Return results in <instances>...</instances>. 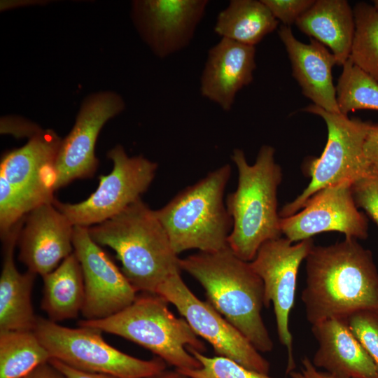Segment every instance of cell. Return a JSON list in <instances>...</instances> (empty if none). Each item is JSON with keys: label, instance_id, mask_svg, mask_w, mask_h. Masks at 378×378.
I'll return each instance as SVG.
<instances>
[{"label": "cell", "instance_id": "6da1fadb", "mask_svg": "<svg viewBox=\"0 0 378 378\" xmlns=\"http://www.w3.org/2000/svg\"><path fill=\"white\" fill-rule=\"evenodd\" d=\"M305 261L301 300L311 325L360 311L378 312V270L372 252L357 239L314 245Z\"/></svg>", "mask_w": 378, "mask_h": 378}, {"label": "cell", "instance_id": "7a4b0ae2", "mask_svg": "<svg viewBox=\"0 0 378 378\" xmlns=\"http://www.w3.org/2000/svg\"><path fill=\"white\" fill-rule=\"evenodd\" d=\"M181 270L204 288L207 302L237 328L260 352H270L274 344L261 315L264 285L250 262L230 248L199 252L180 258Z\"/></svg>", "mask_w": 378, "mask_h": 378}, {"label": "cell", "instance_id": "3957f363", "mask_svg": "<svg viewBox=\"0 0 378 378\" xmlns=\"http://www.w3.org/2000/svg\"><path fill=\"white\" fill-rule=\"evenodd\" d=\"M87 228L95 243L116 253L122 273L136 292L155 294L164 281L181 271L180 258L155 210L141 198L113 217Z\"/></svg>", "mask_w": 378, "mask_h": 378}, {"label": "cell", "instance_id": "277c9868", "mask_svg": "<svg viewBox=\"0 0 378 378\" xmlns=\"http://www.w3.org/2000/svg\"><path fill=\"white\" fill-rule=\"evenodd\" d=\"M274 154L273 147L264 145L251 165L242 150L235 148L231 155L238 172V183L225 201L233 222L227 245L246 262L253 260L262 244L282 234L276 197L282 172Z\"/></svg>", "mask_w": 378, "mask_h": 378}, {"label": "cell", "instance_id": "5b68a950", "mask_svg": "<svg viewBox=\"0 0 378 378\" xmlns=\"http://www.w3.org/2000/svg\"><path fill=\"white\" fill-rule=\"evenodd\" d=\"M230 173V165L224 164L155 210L177 255L193 248L212 253L227 246L233 222L223 196Z\"/></svg>", "mask_w": 378, "mask_h": 378}, {"label": "cell", "instance_id": "8992f818", "mask_svg": "<svg viewBox=\"0 0 378 378\" xmlns=\"http://www.w3.org/2000/svg\"><path fill=\"white\" fill-rule=\"evenodd\" d=\"M79 326H89L133 342L162 359L176 370L202 368L188 348L206 351L184 318H177L168 302L157 294L145 293L130 306L105 318L80 320Z\"/></svg>", "mask_w": 378, "mask_h": 378}, {"label": "cell", "instance_id": "52a82bcc", "mask_svg": "<svg viewBox=\"0 0 378 378\" xmlns=\"http://www.w3.org/2000/svg\"><path fill=\"white\" fill-rule=\"evenodd\" d=\"M302 111L323 118L328 129L327 143L321 155L307 164L311 177L309 185L295 200L283 206L279 213L281 218L299 211L312 195L324 188L344 181L353 183L375 174L363 150L372 122L327 112L314 104Z\"/></svg>", "mask_w": 378, "mask_h": 378}, {"label": "cell", "instance_id": "ba28073f", "mask_svg": "<svg viewBox=\"0 0 378 378\" xmlns=\"http://www.w3.org/2000/svg\"><path fill=\"white\" fill-rule=\"evenodd\" d=\"M34 332L51 358L81 371L147 378L167 369V363L159 357L142 360L114 348L95 328H68L38 316Z\"/></svg>", "mask_w": 378, "mask_h": 378}, {"label": "cell", "instance_id": "9c48e42d", "mask_svg": "<svg viewBox=\"0 0 378 378\" xmlns=\"http://www.w3.org/2000/svg\"><path fill=\"white\" fill-rule=\"evenodd\" d=\"M107 156L113 169L99 176L97 188L86 200L76 204L55 198L52 202L74 226L88 227L113 217L140 199L155 178L157 163L142 155L129 157L120 145Z\"/></svg>", "mask_w": 378, "mask_h": 378}, {"label": "cell", "instance_id": "30bf717a", "mask_svg": "<svg viewBox=\"0 0 378 378\" xmlns=\"http://www.w3.org/2000/svg\"><path fill=\"white\" fill-rule=\"evenodd\" d=\"M155 294L175 306L195 333L208 342L217 356L230 358L249 370L269 374L270 363L209 302L201 300L190 290L180 272L164 281Z\"/></svg>", "mask_w": 378, "mask_h": 378}, {"label": "cell", "instance_id": "8fae6325", "mask_svg": "<svg viewBox=\"0 0 378 378\" xmlns=\"http://www.w3.org/2000/svg\"><path fill=\"white\" fill-rule=\"evenodd\" d=\"M314 245L312 238L294 244L279 237L262 244L250 262L263 282L264 306L273 304L279 340L288 352L287 374L295 368L289 318L295 303L298 270Z\"/></svg>", "mask_w": 378, "mask_h": 378}, {"label": "cell", "instance_id": "7c38bea8", "mask_svg": "<svg viewBox=\"0 0 378 378\" xmlns=\"http://www.w3.org/2000/svg\"><path fill=\"white\" fill-rule=\"evenodd\" d=\"M125 108L122 97L113 92H101L85 99L69 134L62 141L54 166V190L73 181L92 177L98 160L94 149L104 124Z\"/></svg>", "mask_w": 378, "mask_h": 378}, {"label": "cell", "instance_id": "4fadbf2b", "mask_svg": "<svg viewBox=\"0 0 378 378\" xmlns=\"http://www.w3.org/2000/svg\"><path fill=\"white\" fill-rule=\"evenodd\" d=\"M74 252L81 266L85 301L81 314L85 320L107 318L125 309L136 298V291L99 245L88 228L74 226Z\"/></svg>", "mask_w": 378, "mask_h": 378}, {"label": "cell", "instance_id": "5bb4252c", "mask_svg": "<svg viewBox=\"0 0 378 378\" xmlns=\"http://www.w3.org/2000/svg\"><path fill=\"white\" fill-rule=\"evenodd\" d=\"M351 183L344 181L324 188L312 195L301 211L281 218L282 234L293 243L329 231L343 233L346 238L365 239L368 218L354 202Z\"/></svg>", "mask_w": 378, "mask_h": 378}, {"label": "cell", "instance_id": "9a60e30c", "mask_svg": "<svg viewBox=\"0 0 378 378\" xmlns=\"http://www.w3.org/2000/svg\"><path fill=\"white\" fill-rule=\"evenodd\" d=\"M206 0H138L132 16L138 32L160 58L186 47L203 18Z\"/></svg>", "mask_w": 378, "mask_h": 378}, {"label": "cell", "instance_id": "2e32d148", "mask_svg": "<svg viewBox=\"0 0 378 378\" xmlns=\"http://www.w3.org/2000/svg\"><path fill=\"white\" fill-rule=\"evenodd\" d=\"M74 227L52 202L39 205L24 219L18 240L19 260L36 274L51 272L74 252Z\"/></svg>", "mask_w": 378, "mask_h": 378}, {"label": "cell", "instance_id": "e0dca14e", "mask_svg": "<svg viewBox=\"0 0 378 378\" xmlns=\"http://www.w3.org/2000/svg\"><path fill=\"white\" fill-rule=\"evenodd\" d=\"M62 139L52 130H41L22 147L5 154L0 174L39 205L52 202L54 166Z\"/></svg>", "mask_w": 378, "mask_h": 378}, {"label": "cell", "instance_id": "ac0fdd59", "mask_svg": "<svg viewBox=\"0 0 378 378\" xmlns=\"http://www.w3.org/2000/svg\"><path fill=\"white\" fill-rule=\"evenodd\" d=\"M255 46L221 38L209 49L201 76L203 97L230 111L237 93L253 80Z\"/></svg>", "mask_w": 378, "mask_h": 378}, {"label": "cell", "instance_id": "d6986e66", "mask_svg": "<svg viewBox=\"0 0 378 378\" xmlns=\"http://www.w3.org/2000/svg\"><path fill=\"white\" fill-rule=\"evenodd\" d=\"M278 34L302 94L326 111L340 113L332 75V66L336 65L333 54L314 38L308 44L300 41L288 26H281Z\"/></svg>", "mask_w": 378, "mask_h": 378}, {"label": "cell", "instance_id": "ffe728a7", "mask_svg": "<svg viewBox=\"0 0 378 378\" xmlns=\"http://www.w3.org/2000/svg\"><path fill=\"white\" fill-rule=\"evenodd\" d=\"M317 343L312 363L341 378H378L376 366L345 319L330 318L312 325Z\"/></svg>", "mask_w": 378, "mask_h": 378}, {"label": "cell", "instance_id": "44dd1931", "mask_svg": "<svg viewBox=\"0 0 378 378\" xmlns=\"http://www.w3.org/2000/svg\"><path fill=\"white\" fill-rule=\"evenodd\" d=\"M24 220L2 241L3 263L0 276V330H34L35 315L31 291L36 274L18 272L14 251Z\"/></svg>", "mask_w": 378, "mask_h": 378}, {"label": "cell", "instance_id": "7402d4cb", "mask_svg": "<svg viewBox=\"0 0 378 378\" xmlns=\"http://www.w3.org/2000/svg\"><path fill=\"white\" fill-rule=\"evenodd\" d=\"M305 34L328 46L343 66L350 57L355 34L354 10L346 0H315L295 22Z\"/></svg>", "mask_w": 378, "mask_h": 378}, {"label": "cell", "instance_id": "603a6c76", "mask_svg": "<svg viewBox=\"0 0 378 378\" xmlns=\"http://www.w3.org/2000/svg\"><path fill=\"white\" fill-rule=\"evenodd\" d=\"M42 277L41 307L48 319L57 323L76 318L84 304L85 284L81 266L74 252Z\"/></svg>", "mask_w": 378, "mask_h": 378}, {"label": "cell", "instance_id": "cb8c5ba5", "mask_svg": "<svg viewBox=\"0 0 378 378\" xmlns=\"http://www.w3.org/2000/svg\"><path fill=\"white\" fill-rule=\"evenodd\" d=\"M278 23L261 0H232L218 13L214 31L222 38L255 46Z\"/></svg>", "mask_w": 378, "mask_h": 378}, {"label": "cell", "instance_id": "d4e9b609", "mask_svg": "<svg viewBox=\"0 0 378 378\" xmlns=\"http://www.w3.org/2000/svg\"><path fill=\"white\" fill-rule=\"evenodd\" d=\"M50 359L34 330H0V378H23Z\"/></svg>", "mask_w": 378, "mask_h": 378}, {"label": "cell", "instance_id": "484cf974", "mask_svg": "<svg viewBox=\"0 0 378 378\" xmlns=\"http://www.w3.org/2000/svg\"><path fill=\"white\" fill-rule=\"evenodd\" d=\"M355 34L349 59L378 83V10L366 2L354 8Z\"/></svg>", "mask_w": 378, "mask_h": 378}, {"label": "cell", "instance_id": "4316f807", "mask_svg": "<svg viewBox=\"0 0 378 378\" xmlns=\"http://www.w3.org/2000/svg\"><path fill=\"white\" fill-rule=\"evenodd\" d=\"M342 67L335 87L340 113L347 115L358 110L378 111V83L349 58Z\"/></svg>", "mask_w": 378, "mask_h": 378}, {"label": "cell", "instance_id": "83f0119b", "mask_svg": "<svg viewBox=\"0 0 378 378\" xmlns=\"http://www.w3.org/2000/svg\"><path fill=\"white\" fill-rule=\"evenodd\" d=\"M39 204L11 185L0 174V235L5 239L14 227Z\"/></svg>", "mask_w": 378, "mask_h": 378}, {"label": "cell", "instance_id": "f1b7e54d", "mask_svg": "<svg viewBox=\"0 0 378 378\" xmlns=\"http://www.w3.org/2000/svg\"><path fill=\"white\" fill-rule=\"evenodd\" d=\"M187 349L202 364L199 369L177 370L189 378H275L249 370L228 358L209 357L192 348Z\"/></svg>", "mask_w": 378, "mask_h": 378}, {"label": "cell", "instance_id": "f546056e", "mask_svg": "<svg viewBox=\"0 0 378 378\" xmlns=\"http://www.w3.org/2000/svg\"><path fill=\"white\" fill-rule=\"evenodd\" d=\"M345 321L373 360L378 372V312H357Z\"/></svg>", "mask_w": 378, "mask_h": 378}, {"label": "cell", "instance_id": "4dcf8cb0", "mask_svg": "<svg viewBox=\"0 0 378 378\" xmlns=\"http://www.w3.org/2000/svg\"><path fill=\"white\" fill-rule=\"evenodd\" d=\"M351 192L358 209H362L378 226V174L351 183Z\"/></svg>", "mask_w": 378, "mask_h": 378}, {"label": "cell", "instance_id": "1f68e13d", "mask_svg": "<svg viewBox=\"0 0 378 378\" xmlns=\"http://www.w3.org/2000/svg\"><path fill=\"white\" fill-rule=\"evenodd\" d=\"M273 16L289 27L298 20L312 6L315 0H261Z\"/></svg>", "mask_w": 378, "mask_h": 378}, {"label": "cell", "instance_id": "d6a6232c", "mask_svg": "<svg viewBox=\"0 0 378 378\" xmlns=\"http://www.w3.org/2000/svg\"><path fill=\"white\" fill-rule=\"evenodd\" d=\"M363 150L373 172L378 174V123H371L365 140Z\"/></svg>", "mask_w": 378, "mask_h": 378}, {"label": "cell", "instance_id": "836d02e7", "mask_svg": "<svg viewBox=\"0 0 378 378\" xmlns=\"http://www.w3.org/2000/svg\"><path fill=\"white\" fill-rule=\"evenodd\" d=\"M49 363L66 378H120L109 374L81 371L55 358H51Z\"/></svg>", "mask_w": 378, "mask_h": 378}, {"label": "cell", "instance_id": "e575fe53", "mask_svg": "<svg viewBox=\"0 0 378 378\" xmlns=\"http://www.w3.org/2000/svg\"><path fill=\"white\" fill-rule=\"evenodd\" d=\"M302 366L298 371H292L289 373L291 378H341L334 376L328 372L318 370L312 362V360L305 356L302 359Z\"/></svg>", "mask_w": 378, "mask_h": 378}, {"label": "cell", "instance_id": "d590c367", "mask_svg": "<svg viewBox=\"0 0 378 378\" xmlns=\"http://www.w3.org/2000/svg\"><path fill=\"white\" fill-rule=\"evenodd\" d=\"M23 378H66L49 362L43 363Z\"/></svg>", "mask_w": 378, "mask_h": 378}, {"label": "cell", "instance_id": "8d00e7d4", "mask_svg": "<svg viewBox=\"0 0 378 378\" xmlns=\"http://www.w3.org/2000/svg\"><path fill=\"white\" fill-rule=\"evenodd\" d=\"M147 378H189L185 374L181 373L177 370H167V369Z\"/></svg>", "mask_w": 378, "mask_h": 378}, {"label": "cell", "instance_id": "74e56055", "mask_svg": "<svg viewBox=\"0 0 378 378\" xmlns=\"http://www.w3.org/2000/svg\"><path fill=\"white\" fill-rule=\"evenodd\" d=\"M374 6L378 10V0L373 1Z\"/></svg>", "mask_w": 378, "mask_h": 378}]
</instances>
